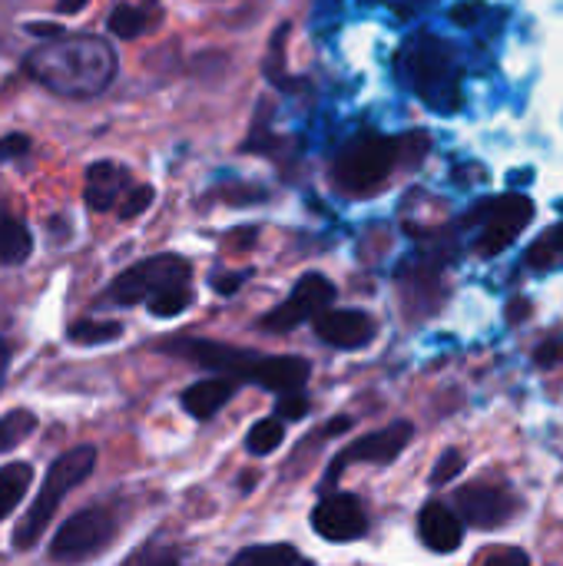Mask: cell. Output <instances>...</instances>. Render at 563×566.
<instances>
[{
  "instance_id": "21",
  "label": "cell",
  "mask_w": 563,
  "mask_h": 566,
  "mask_svg": "<svg viewBox=\"0 0 563 566\" xmlns=\"http://www.w3.org/2000/svg\"><path fill=\"white\" fill-rule=\"evenodd\" d=\"M528 262H531L534 269H544V265H561L563 262V222L561 226H554L548 235H541V239L531 245V252H528Z\"/></svg>"
},
{
  "instance_id": "22",
  "label": "cell",
  "mask_w": 563,
  "mask_h": 566,
  "mask_svg": "<svg viewBox=\"0 0 563 566\" xmlns=\"http://www.w3.org/2000/svg\"><path fill=\"white\" fill-rule=\"evenodd\" d=\"M119 335H123V328L116 322H76L70 328L73 345H106V342H116Z\"/></svg>"
},
{
  "instance_id": "29",
  "label": "cell",
  "mask_w": 563,
  "mask_h": 566,
  "mask_svg": "<svg viewBox=\"0 0 563 566\" xmlns=\"http://www.w3.org/2000/svg\"><path fill=\"white\" fill-rule=\"evenodd\" d=\"M27 149H30V139H27V136H20V133H13V136L0 139V156H3V159H10V156H23Z\"/></svg>"
},
{
  "instance_id": "12",
  "label": "cell",
  "mask_w": 563,
  "mask_h": 566,
  "mask_svg": "<svg viewBox=\"0 0 563 566\" xmlns=\"http://www.w3.org/2000/svg\"><path fill=\"white\" fill-rule=\"evenodd\" d=\"M312 322H315L319 338L329 342L332 348H362L375 338V322L355 308H338V312L325 308Z\"/></svg>"
},
{
  "instance_id": "7",
  "label": "cell",
  "mask_w": 563,
  "mask_h": 566,
  "mask_svg": "<svg viewBox=\"0 0 563 566\" xmlns=\"http://www.w3.org/2000/svg\"><path fill=\"white\" fill-rule=\"evenodd\" d=\"M411 434H415V428H411L408 421H398V424H392V428H385V431H375V434H368V438H362V441L348 444V448L335 458V464L329 468L325 484L332 488V484L338 481V474H342L348 464H358V461L392 464V461H395V458L411 444Z\"/></svg>"
},
{
  "instance_id": "2",
  "label": "cell",
  "mask_w": 563,
  "mask_h": 566,
  "mask_svg": "<svg viewBox=\"0 0 563 566\" xmlns=\"http://www.w3.org/2000/svg\"><path fill=\"white\" fill-rule=\"evenodd\" d=\"M405 63H408L411 83L425 103H431L435 109H455L458 106V99H461L458 70H455L451 50L441 40H435L431 33H421L405 50Z\"/></svg>"
},
{
  "instance_id": "18",
  "label": "cell",
  "mask_w": 563,
  "mask_h": 566,
  "mask_svg": "<svg viewBox=\"0 0 563 566\" xmlns=\"http://www.w3.org/2000/svg\"><path fill=\"white\" fill-rule=\"evenodd\" d=\"M30 481H33V468L30 464L17 461V464H3L0 468V521L17 511V504L23 501Z\"/></svg>"
},
{
  "instance_id": "11",
  "label": "cell",
  "mask_w": 563,
  "mask_h": 566,
  "mask_svg": "<svg viewBox=\"0 0 563 566\" xmlns=\"http://www.w3.org/2000/svg\"><path fill=\"white\" fill-rule=\"evenodd\" d=\"M531 216H534V206H531L524 196H508V199H501V202L494 206L491 222L484 226V232H481V239H478V252H481V255H494V252L508 249V245L518 239V232L528 226Z\"/></svg>"
},
{
  "instance_id": "24",
  "label": "cell",
  "mask_w": 563,
  "mask_h": 566,
  "mask_svg": "<svg viewBox=\"0 0 563 566\" xmlns=\"http://www.w3.org/2000/svg\"><path fill=\"white\" fill-rule=\"evenodd\" d=\"M146 27H149V17H146L143 10H136V7H116L113 17H110V30H113L116 36H123V40L139 36Z\"/></svg>"
},
{
  "instance_id": "4",
  "label": "cell",
  "mask_w": 563,
  "mask_h": 566,
  "mask_svg": "<svg viewBox=\"0 0 563 566\" xmlns=\"http://www.w3.org/2000/svg\"><path fill=\"white\" fill-rule=\"evenodd\" d=\"M189 282H192V265L183 255H153L139 265L126 269L113 282L110 295L119 305H133V302H146L149 295H156L163 289L189 285Z\"/></svg>"
},
{
  "instance_id": "9",
  "label": "cell",
  "mask_w": 563,
  "mask_h": 566,
  "mask_svg": "<svg viewBox=\"0 0 563 566\" xmlns=\"http://www.w3.org/2000/svg\"><path fill=\"white\" fill-rule=\"evenodd\" d=\"M169 352H179L192 365H202L212 375H226V378H236V381H249L252 368H256V358H259L252 352H239V348H229V345H219V342H179Z\"/></svg>"
},
{
  "instance_id": "33",
  "label": "cell",
  "mask_w": 563,
  "mask_h": 566,
  "mask_svg": "<svg viewBox=\"0 0 563 566\" xmlns=\"http://www.w3.org/2000/svg\"><path fill=\"white\" fill-rule=\"evenodd\" d=\"M7 365H10V345L0 338V378L7 375Z\"/></svg>"
},
{
  "instance_id": "26",
  "label": "cell",
  "mask_w": 563,
  "mask_h": 566,
  "mask_svg": "<svg viewBox=\"0 0 563 566\" xmlns=\"http://www.w3.org/2000/svg\"><path fill=\"white\" fill-rule=\"evenodd\" d=\"M153 202V186H133L119 202H116V216L123 222H133L136 216H143Z\"/></svg>"
},
{
  "instance_id": "32",
  "label": "cell",
  "mask_w": 563,
  "mask_h": 566,
  "mask_svg": "<svg viewBox=\"0 0 563 566\" xmlns=\"http://www.w3.org/2000/svg\"><path fill=\"white\" fill-rule=\"evenodd\" d=\"M86 3H90V0H60L56 10H60V13H76V10H83Z\"/></svg>"
},
{
  "instance_id": "27",
  "label": "cell",
  "mask_w": 563,
  "mask_h": 566,
  "mask_svg": "<svg viewBox=\"0 0 563 566\" xmlns=\"http://www.w3.org/2000/svg\"><path fill=\"white\" fill-rule=\"evenodd\" d=\"M461 471H465V454H461V451H445L441 461H438V468H435V474H431V484H435V488L451 484Z\"/></svg>"
},
{
  "instance_id": "3",
  "label": "cell",
  "mask_w": 563,
  "mask_h": 566,
  "mask_svg": "<svg viewBox=\"0 0 563 566\" xmlns=\"http://www.w3.org/2000/svg\"><path fill=\"white\" fill-rule=\"evenodd\" d=\"M398 156H402V143L398 139H385V136L365 133V136L352 139L338 153L335 179L348 192H368V189L382 186L392 176Z\"/></svg>"
},
{
  "instance_id": "6",
  "label": "cell",
  "mask_w": 563,
  "mask_h": 566,
  "mask_svg": "<svg viewBox=\"0 0 563 566\" xmlns=\"http://www.w3.org/2000/svg\"><path fill=\"white\" fill-rule=\"evenodd\" d=\"M113 537V521L103 511H83L76 517H70L53 544H50V557L53 560H83L93 557L96 551H103Z\"/></svg>"
},
{
  "instance_id": "23",
  "label": "cell",
  "mask_w": 563,
  "mask_h": 566,
  "mask_svg": "<svg viewBox=\"0 0 563 566\" xmlns=\"http://www.w3.org/2000/svg\"><path fill=\"white\" fill-rule=\"evenodd\" d=\"M282 438H285L282 424L272 421V418H265V421L252 424V431H249V438H246V448H249V454L262 458V454H272V451L282 444Z\"/></svg>"
},
{
  "instance_id": "25",
  "label": "cell",
  "mask_w": 563,
  "mask_h": 566,
  "mask_svg": "<svg viewBox=\"0 0 563 566\" xmlns=\"http://www.w3.org/2000/svg\"><path fill=\"white\" fill-rule=\"evenodd\" d=\"M299 560L302 557L295 547H252L236 557V564H299Z\"/></svg>"
},
{
  "instance_id": "19",
  "label": "cell",
  "mask_w": 563,
  "mask_h": 566,
  "mask_svg": "<svg viewBox=\"0 0 563 566\" xmlns=\"http://www.w3.org/2000/svg\"><path fill=\"white\" fill-rule=\"evenodd\" d=\"M33 431H37V415H33V411L17 408V411L3 415V418H0V454L20 448Z\"/></svg>"
},
{
  "instance_id": "17",
  "label": "cell",
  "mask_w": 563,
  "mask_h": 566,
  "mask_svg": "<svg viewBox=\"0 0 563 566\" xmlns=\"http://www.w3.org/2000/svg\"><path fill=\"white\" fill-rule=\"evenodd\" d=\"M33 249L30 229L13 216L0 212V265H20Z\"/></svg>"
},
{
  "instance_id": "1",
  "label": "cell",
  "mask_w": 563,
  "mask_h": 566,
  "mask_svg": "<svg viewBox=\"0 0 563 566\" xmlns=\"http://www.w3.org/2000/svg\"><path fill=\"white\" fill-rule=\"evenodd\" d=\"M93 468H96V451H93V448H73V451L60 454V458L50 464L46 481H43L37 501L30 504V511L23 514V521H20L17 531H13V547H17V551H30V547L40 541V534H43L46 524L53 521V514H56V507L63 504V497H66L73 488H80V484L93 474Z\"/></svg>"
},
{
  "instance_id": "15",
  "label": "cell",
  "mask_w": 563,
  "mask_h": 566,
  "mask_svg": "<svg viewBox=\"0 0 563 566\" xmlns=\"http://www.w3.org/2000/svg\"><path fill=\"white\" fill-rule=\"evenodd\" d=\"M309 361L305 358H256L252 378L256 385H262L265 391L285 395V391H302V385L309 381Z\"/></svg>"
},
{
  "instance_id": "5",
  "label": "cell",
  "mask_w": 563,
  "mask_h": 566,
  "mask_svg": "<svg viewBox=\"0 0 563 566\" xmlns=\"http://www.w3.org/2000/svg\"><path fill=\"white\" fill-rule=\"evenodd\" d=\"M332 302H335V285L325 275L309 272V275L299 279V285L292 289V295L275 312H269L262 318V328H269V332H289V328H295L302 322H312Z\"/></svg>"
},
{
  "instance_id": "13",
  "label": "cell",
  "mask_w": 563,
  "mask_h": 566,
  "mask_svg": "<svg viewBox=\"0 0 563 566\" xmlns=\"http://www.w3.org/2000/svg\"><path fill=\"white\" fill-rule=\"evenodd\" d=\"M129 186V172L116 163H93L86 169V186H83V199L90 209L96 212H110L116 209V202L123 199Z\"/></svg>"
},
{
  "instance_id": "31",
  "label": "cell",
  "mask_w": 563,
  "mask_h": 566,
  "mask_svg": "<svg viewBox=\"0 0 563 566\" xmlns=\"http://www.w3.org/2000/svg\"><path fill=\"white\" fill-rule=\"evenodd\" d=\"M27 30L30 33H40V36H63V30L56 23H30Z\"/></svg>"
},
{
  "instance_id": "8",
  "label": "cell",
  "mask_w": 563,
  "mask_h": 566,
  "mask_svg": "<svg viewBox=\"0 0 563 566\" xmlns=\"http://www.w3.org/2000/svg\"><path fill=\"white\" fill-rule=\"evenodd\" d=\"M365 527H368V517L362 511V501L352 494H332L312 511V531L329 544L358 541Z\"/></svg>"
},
{
  "instance_id": "28",
  "label": "cell",
  "mask_w": 563,
  "mask_h": 566,
  "mask_svg": "<svg viewBox=\"0 0 563 566\" xmlns=\"http://www.w3.org/2000/svg\"><path fill=\"white\" fill-rule=\"evenodd\" d=\"M305 415H309V398H305L302 391H285V395L279 398V418L299 421V418H305Z\"/></svg>"
},
{
  "instance_id": "30",
  "label": "cell",
  "mask_w": 563,
  "mask_h": 566,
  "mask_svg": "<svg viewBox=\"0 0 563 566\" xmlns=\"http://www.w3.org/2000/svg\"><path fill=\"white\" fill-rule=\"evenodd\" d=\"M242 282H246V272H236L232 279H216V282H212V289H216L219 295H232Z\"/></svg>"
},
{
  "instance_id": "10",
  "label": "cell",
  "mask_w": 563,
  "mask_h": 566,
  "mask_svg": "<svg viewBox=\"0 0 563 566\" xmlns=\"http://www.w3.org/2000/svg\"><path fill=\"white\" fill-rule=\"evenodd\" d=\"M518 501L508 488L471 484L458 491V511L471 527H498L514 514Z\"/></svg>"
},
{
  "instance_id": "14",
  "label": "cell",
  "mask_w": 563,
  "mask_h": 566,
  "mask_svg": "<svg viewBox=\"0 0 563 566\" xmlns=\"http://www.w3.org/2000/svg\"><path fill=\"white\" fill-rule=\"evenodd\" d=\"M418 534L425 541L428 551L435 554H451L461 547V537H465V524L458 514H451L445 504H428L418 517Z\"/></svg>"
},
{
  "instance_id": "20",
  "label": "cell",
  "mask_w": 563,
  "mask_h": 566,
  "mask_svg": "<svg viewBox=\"0 0 563 566\" xmlns=\"http://www.w3.org/2000/svg\"><path fill=\"white\" fill-rule=\"evenodd\" d=\"M146 305H149V312H153L156 318H176V315H183V312L192 305V285H173V289H163V292L149 295V298H146Z\"/></svg>"
},
{
  "instance_id": "16",
  "label": "cell",
  "mask_w": 563,
  "mask_h": 566,
  "mask_svg": "<svg viewBox=\"0 0 563 566\" xmlns=\"http://www.w3.org/2000/svg\"><path fill=\"white\" fill-rule=\"evenodd\" d=\"M236 388H239V381H236V378L212 375V378H206V381L192 385V388L183 395V408H186L192 418L209 421V418H216V415L232 401Z\"/></svg>"
}]
</instances>
